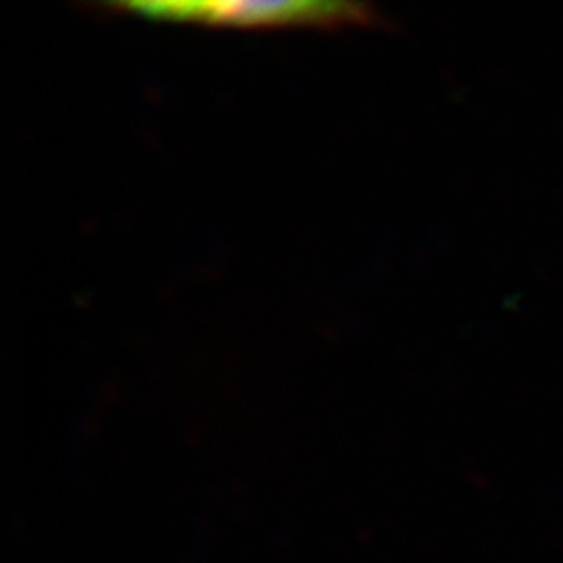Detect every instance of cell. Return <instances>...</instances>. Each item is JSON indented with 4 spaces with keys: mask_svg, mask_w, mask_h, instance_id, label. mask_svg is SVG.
Wrapping results in <instances>:
<instances>
[{
    "mask_svg": "<svg viewBox=\"0 0 563 563\" xmlns=\"http://www.w3.org/2000/svg\"><path fill=\"white\" fill-rule=\"evenodd\" d=\"M128 9L146 18L232 25H344L372 18L367 7L346 2H132Z\"/></svg>",
    "mask_w": 563,
    "mask_h": 563,
    "instance_id": "obj_1",
    "label": "cell"
}]
</instances>
